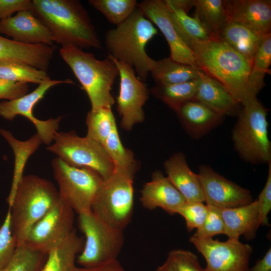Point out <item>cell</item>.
<instances>
[{"mask_svg":"<svg viewBox=\"0 0 271 271\" xmlns=\"http://www.w3.org/2000/svg\"><path fill=\"white\" fill-rule=\"evenodd\" d=\"M199 70L222 84L243 106L257 100L249 82L251 64L218 37L192 43Z\"/></svg>","mask_w":271,"mask_h":271,"instance_id":"cell-1","label":"cell"},{"mask_svg":"<svg viewBox=\"0 0 271 271\" xmlns=\"http://www.w3.org/2000/svg\"><path fill=\"white\" fill-rule=\"evenodd\" d=\"M30 12L51 33L54 42L81 49H101L86 10L77 0H33Z\"/></svg>","mask_w":271,"mask_h":271,"instance_id":"cell-2","label":"cell"},{"mask_svg":"<svg viewBox=\"0 0 271 271\" xmlns=\"http://www.w3.org/2000/svg\"><path fill=\"white\" fill-rule=\"evenodd\" d=\"M158 33L154 24L137 7L126 20L106 31L105 44L109 55L133 68L138 78L145 82L155 62L145 48Z\"/></svg>","mask_w":271,"mask_h":271,"instance_id":"cell-3","label":"cell"},{"mask_svg":"<svg viewBox=\"0 0 271 271\" xmlns=\"http://www.w3.org/2000/svg\"><path fill=\"white\" fill-rule=\"evenodd\" d=\"M59 53L86 92L91 108L111 107L115 100L110 91L119 75L113 60L108 56L98 60L93 54L73 45L62 46Z\"/></svg>","mask_w":271,"mask_h":271,"instance_id":"cell-4","label":"cell"},{"mask_svg":"<svg viewBox=\"0 0 271 271\" xmlns=\"http://www.w3.org/2000/svg\"><path fill=\"white\" fill-rule=\"evenodd\" d=\"M59 199L58 192L48 180L34 175L23 177L9 208L12 230L18 246L25 243L33 226Z\"/></svg>","mask_w":271,"mask_h":271,"instance_id":"cell-5","label":"cell"},{"mask_svg":"<svg viewBox=\"0 0 271 271\" xmlns=\"http://www.w3.org/2000/svg\"><path fill=\"white\" fill-rule=\"evenodd\" d=\"M267 112L258 99L243 106L231 131L235 151L242 160L252 165L271 162Z\"/></svg>","mask_w":271,"mask_h":271,"instance_id":"cell-6","label":"cell"},{"mask_svg":"<svg viewBox=\"0 0 271 271\" xmlns=\"http://www.w3.org/2000/svg\"><path fill=\"white\" fill-rule=\"evenodd\" d=\"M138 164L114 168L103 180L92 206V211L112 227L123 230L131 220L133 210V179Z\"/></svg>","mask_w":271,"mask_h":271,"instance_id":"cell-7","label":"cell"},{"mask_svg":"<svg viewBox=\"0 0 271 271\" xmlns=\"http://www.w3.org/2000/svg\"><path fill=\"white\" fill-rule=\"evenodd\" d=\"M80 229L85 242L76 262L91 267L116 260L124 244L123 230L112 227L92 211L79 215Z\"/></svg>","mask_w":271,"mask_h":271,"instance_id":"cell-8","label":"cell"},{"mask_svg":"<svg viewBox=\"0 0 271 271\" xmlns=\"http://www.w3.org/2000/svg\"><path fill=\"white\" fill-rule=\"evenodd\" d=\"M60 198L79 214L92 211V206L103 182L96 172L69 165L59 158L52 162Z\"/></svg>","mask_w":271,"mask_h":271,"instance_id":"cell-9","label":"cell"},{"mask_svg":"<svg viewBox=\"0 0 271 271\" xmlns=\"http://www.w3.org/2000/svg\"><path fill=\"white\" fill-rule=\"evenodd\" d=\"M53 141L47 150L66 164L92 169L103 180L113 172L114 165L103 146L87 136L80 137L74 131H57Z\"/></svg>","mask_w":271,"mask_h":271,"instance_id":"cell-10","label":"cell"},{"mask_svg":"<svg viewBox=\"0 0 271 271\" xmlns=\"http://www.w3.org/2000/svg\"><path fill=\"white\" fill-rule=\"evenodd\" d=\"M74 210L59 199L30 231L25 243L46 254L61 244L73 229Z\"/></svg>","mask_w":271,"mask_h":271,"instance_id":"cell-11","label":"cell"},{"mask_svg":"<svg viewBox=\"0 0 271 271\" xmlns=\"http://www.w3.org/2000/svg\"><path fill=\"white\" fill-rule=\"evenodd\" d=\"M74 84L71 79L52 80L48 76L38 86L30 93L14 100L0 103V116L8 120H13L17 115H23L34 125L42 143L49 145L53 141L55 133L59 127L62 116L42 120L36 118L33 113L35 105L41 100L51 87L60 84Z\"/></svg>","mask_w":271,"mask_h":271,"instance_id":"cell-12","label":"cell"},{"mask_svg":"<svg viewBox=\"0 0 271 271\" xmlns=\"http://www.w3.org/2000/svg\"><path fill=\"white\" fill-rule=\"evenodd\" d=\"M190 241L205 259V271H249L252 248L240 242L239 239L220 241L213 238L191 236Z\"/></svg>","mask_w":271,"mask_h":271,"instance_id":"cell-13","label":"cell"},{"mask_svg":"<svg viewBox=\"0 0 271 271\" xmlns=\"http://www.w3.org/2000/svg\"><path fill=\"white\" fill-rule=\"evenodd\" d=\"M115 63L120 77V86L117 97V111L121 117V126L127 131L143 122L145 114L143 107L149 99L147 85L139 80L133 68L108 55Z\"/></svg>","mask_w":271,"mask_h":271,"instance_id":"cell-14","label":"cell"},{"mask_svg":"<svg viewBox=\"0 0 271 271\" xmlns=\"http://www.w3.org/2000/svg\"><path fill=\"white\" fill-rule=\"evenodd\" d=\"M197 175L206 205L223 209L241 206L253 201L250 191L227 179L208 165H200Z\"/></svg>","mask_w":271,"mask_h":271,"instance_id":"cell-15","label":"cell"},{"mask_svg":"<svg viewBox=\"0 0 271 271\" xmlns=\"http://www.w3.org/2000/svg\"><path fill=\"white\" fill-rule=\"evenodd\" d=\"M138 7L164 36L170 47V57L199 70L193 52L182 39L174 26L165 0H145L138 3Z\"/></svg>","mask_w":271,"mask_h":271,"instance_id":"cell-16","label":"cell"},{"mask_svg":"<svg viewBox=\"0 0 271 271\" xmlns=\"http://www.w3.org/2000/svg\"><path fill=\"white\" fill-rule=\"evenodd\" d=\"M228 21L240 24L261 36L271 33V1L223 0Z\"/></svg>","mask_w":271,"mask_h":271,"instance_id":"cell-17","label":"cell"},{"mask_svg":"<svg viewBox=\"0 0 271 271\" xmlns=\"http://www.w3.org/2000/svg\"><path fill=\"white\" fill-rule=\"evenodd\" d=\"M0 33L24 44L53 45V36L30 11H22L14 16L0 20Z\"/></svg>","mask_w":271,"mask_h":271,"instance_id":"cell-18","label":"cell"},{"mask_svg":"<svg viewBox=\"0 0 271 271\" xmlns=\"http://www.w3.org/2000/svg\"><path fill=\"white\" fill-rule=\"evenodd\" d=\"M140 201L145 208H160L170 214L178 213L187 202L179 191L160 171L154 172L151 180L145 184Z\"/></svg>","mask_w":271,"mask_h":271,"instance_id":"cell-19","label":"cell"},{"mask_svg":"<svg viewBox=\"0 0 271 271\" xmlns=\"http://www.w3.org/2000/svg\"><path fill=\"white\" fill-rule=\"evenodd\" d=\"M56 48L45 44H24L0 36V61L24 63L47 70Z\"/></svg>","mask_w":271,"mask_h":271,"instance_id":"cell-20","label":"cell"},{"mask_svg":"<svg viewBox=\"0 0 271 271\" xmlns=\"http://www.w3.org/2000/svg\"><path fill=\"white\" fill-rule=\"evenodd\" d=\"M175 112L186 132L194 139L208 133L221 124L225 117L195 100L182 104Z\"/></svg>","mask_w":271,"mask_h":271,"instance_id":"cell-21","label":"cell"},{"mask_svg":"<svg viewBox=\"0 0 271 271\" xmlns=\"http://www.w3.org/2000/svg\"><path fill=\"white\" fill-rule=\"evenodd\" d=\"M164 165L167 177L187 203L204 202L198 175L191 170L183 153L172 155L165 162Z\"/></svg>","mask_w":271,"mask_h":271,"instance_id":"cell-22","label":"cell"},{"mask_svg":"<svg viewBox=\"0 0 271 271\" xmlns=\"http://www.w3.org/2000/svg\"><path fill=\"white\" fill-rule=\"evenodd\" d=\"M200 82L193 100L224 116L238 115L242 106L219 82L199 71Z\"/></svg>","mask_w":271,"mask_h":271,"instance_id":"cell-23","label":"cell"},{"mask_svg":"<svg viewBox=\"0 0 271 271\" xmlns=\"http://www.w3.org/2000/svg\"><path fill=\"white\" fill-rule=\"evenodd\" d=\"M224 223V234L228 238L239 239L243 235L247 240L253 239L260 226V211L257 200L241 206L221 209Z\"/></svg>","mask_w":271,"mask_h":271,"instance_id":"cell-24","label":"cell"},{"mask_svg":"<svg viewBox=\"0 0 271 271\" xmlns=\"http://www.w3.org/2000/svg\"><path fill=\"white\" fill-rule=\"evenodd\" d=\"M265 36L232 21H228L217 35L219 39L244 56L251 65L254 55Z\"/></svg>","mask_w":271,"mask_h":271,"instance_id":"cell-25","label":"cell"},{"mask_svg":"<svg viewBox=\"0 0 271 271\" xmlns=\"http://www.w3.org/2000/svg\"><path fill=\"white\" fill-rule=\"evenodd\" d=\"M0 133L11 147L15 159L12 183L7 199L10 208L13 205L19 183L24 176L25 165L29 157L38 149L42 141L37 133L25 141L17 140L11 132L3 128L0 129Z\"/></svg>","mask_w":271,"mask_h":271,"instance_id":"cell-26","label":"cell"},{"mask_svg":"<svg viewBox=\"0 0 271 271\" xmlns=\"http://www.w3.org/2000/svg\"><path fill=\"white\" fill-rule=\"evenodd\" d=\"M83 246L82 239L74 230L61 244L47 254L40 271H75L77 255Z\"/></svg>","mask_w":271,"mask_h":271,"instance_id":"cell-27","label":"cell"},{"mask_svg":"<svg viewBox=\"0 0 271 271\" xmlns=\"http://www.w3.org/2000/svg\"><path fill=\"white\" fill-rule=\"evenodd\" d=\"M167 6L176 30L189 47L192 43L206 42L217 37L196 16L191 17L181 10Z\"/></svg>","mask_w":271,"mask_h":271,"instance_id":"cell-28","label":"cell"},{"mask_svg":"<svg viewBox=\"0 0 271 271\" xmlns=\"http://www.w3.org/2000/svg\"><path fill=\"white\" fill-rule=\"evenodd\" d=\"M199 71L169 57L155 61L151 72L156 85H164L197 79Z\"/></svg>","mask_w":271,"mask_h":271,"instance_id":"cell-29","label":"cell"},{"mask_svg":"<svg viewBox=\"0 0 271 271\" xmlns=\"http://www.w3.org/2000/svg\"><path fill=\"white\" fill-rule=\"evenodd\" d=\"M200 82L197 79L177 84L154 85L151 93L176 111L183 103L193 100Z\"/></svg>","mask_w":271,"mask_h":271,"instance_id":"cell-30","label":"cell"},{"mask_svg":"<svg viewBox=\"0 0 271 271\" xmlns=\"http://www.w3.org/2000/svg\"><path fill=\"white\" fill-rule=\"evenodd\" d=\"M196 16L213 34L219 32L228 22L223 0H194Z\"/></svg>","mask_w":271,"mask_h":271,"instance_id":"cell-31","label":"cell"},{"mask_svg":"<svg viewBox=\"0 0 271 271\" xmlns=\"http://www.w3.org/2000/svg\"><path fill=\"white\" fill-rule=\"evenodd\" d=\"M86 136L103 146L116 121L110 107L91 108L86 116Z\"/></svg>","mask_w":271,"mask_h":271,"instance_id":"cell-32","label":"cell"},{"mask_svg":"<svg viewBox=\"0 0 271 271\" xmlns=\"http://www.w3.org/2000/svg\"><path fill=\"white\" fill-rule=\"evenodd\" d=\"M47 255L24 243L17 246L13 257L0 271H40Z\"/></svg>","mask_w":271,"mask_h":271,"instance_id":"cell-33","label":"cell"},{"mask_svg":"<svg viewBox=\"0 0 271 271\" xmlns=\"http://www.w3.org/2000/svg\"><path fill=\"white\" fill-rule=\"evenodd\" d=\"M271 64V33L263 38L253 60L249 76V82L257 92L265 86L264 78L266 73H270Z\"/></svg>","mask_w":271,"mask_h":271,"instance_id":"cell-34","label":"cell"},{"mask_svg":"<svg viewBox=\"0 0 271 271\" xmlns=\"http://www.w3.org/2000/svg\"><path fill=\"white\" fill-rule=\"evenodd\" d=\"M47 76L46 71L24 63L0 61V77L10 81L39 84Z\"/></svg>","mask_w":271,"mask_h":271,"instance_id":"cell-35","label":"cell"},{"mask_svg":"<svg viewBox=\"0 0 271 271\" xmlns=\"http://www.w3.org/2000/svg\"><path fill=\"white\" fill-rule=\"evenodd\" d=\"M89 4L116 26L126 20L138 7L136 0H89Z\"/></svg>","mask_w":271,"mask_h":271,"instance_id":"cell-36","label":"cell"},{"mask_svg":"<svg viewBox=\"0 0 271 271\" xmlns=\"http://www.w3.org/2000/svg\"><path fill=\"white\" fill-rule=\"evenodd\" d=\"M103 147L112 161L114 168H127L138 164L132 152L123 146L116 124L107 137Z\"/></svg>","mask_w":271,"mask_h":271,"instance_id":"cell-37","label":"cell"},{"mask_svg":"<svg viewBox=\"0 0 271 271\" xmlns=\"http://www.w3.org/2000/svg\"><path fill=\"white\" fill-rule=\"evenodd\" d=\"M18 246L11 225V211L9 208L4 221L0 226V270L11 259Z\"/></svg>","mask_w":271,"mask_h":271,"instance_id":"cell-38","label":"cell"},{"mask_svg":"<svg viewBox=\"0 0 271 271\" xmlns=\"http://www.w3.org/2000/svg\"><path fill=\"white\" fill-rule=\"evenodd\" d=\"M208 212L203 224L196 229L192 236L195 238H213L217 234H224L225 226L221 213V209L207 205Z\"/></svg>","mask_w":271,"mask_h":271,"instance_id":"cell-39","label":"cell"},{"mask_svg":"<svg viewBox=\"0 0 271 271\" xmlns=\"http://www.w3.org/2000/svg\"><path fill=\"white\" fill-rule=\"evenodd\" d=\"M208 212L207 205L203 202L186 203L178 211V213L185 220L189 232L198 229L203 224Z\"/></svg>","mask_w":271,"mask_h":271,"instance_id":"cell-40","label":"cell"},{"mask_svg":"<svg viewBox=\"0 0 271 271\" xmlns=\"http://www.w3.org/2000/svg\"><path fill=\"white\" fill-rule=\"evenodd\" d=\"M174 271H205L200 264L197 256L190 251L175 249L168 254Z\"/></svg>","mask_w":271,"mask_h":271,"instance_id":"cell-41","label":"cell"},{"mask_svg":"<svg viewBox=\"0 0 271 271\" xmlns=\"http://www.w3.org/2000/svg\"><path fill=\"white\" fill-rule=\"evenodd\" d=\"M267 180L257 199L260 211V225H269L268 214L271 209V162H269Z\"/></svg>","mask_w":271,"mask_h":271,"instance_id":"cell-42","label":"cell"},{"mask_svg":"<svg viewBox=\"0 0 271 271\" xmlns=\"http://www.w3.org/2000/svg\"><path fill=\"white\" fill-rule=\"evenodd\" d=\"M28 90L27 83L14 82L0 77V99L14 100L27 94Z\"/></svg>","mask_w":271,"mask_h":271,"instance_id":"cell-43","label":"cell"},{"mask_svg":"<svg viewBox=\"0 0 271 271\" xmlns=\"http://www.w3.org/2000/svg\"><path fill=\"white\" fill-rule=\"evenodd\" d=\"M31 8L30 0H0V20L10 17L16 12L30 11Z\"/></svg>","mask_w":271,"mask_h":271,"instance_id":"cell-44","label":"cell"},{"mask_svg":"<svg viewBox=\"0 0 271 271\" xmlns=\"http://www.w3.org/2000/svg\"><path fill=\"white\" fill-rule=\"evenodd\" d=\"M75 271H127L120 263L114 260L103 264L91 267L76 266Z\"/></svg>","mask_w":271,"mask_h":271,"instance_id":"cell-45","label":"cell"},{"mask_svg":"<svg viewBox=\"0 0 271 271\" xmlns=\"http://www.w3.org/2000/svg\"><path fill=\"white\" fill-rule=\"evenodd\" d=\"M249 271H271L270 247L262 258L258 259L255 264L251 268H249Z\"/></svg>","mask_w":271,"mask_h":271,"instance_id":"cell-46","label":"cell"},{"mask_svg":"<svg viewBox=\"0 0 271 271\" xmlns=\"http://www.w3.org/2000/svg\"><path fill=\"white\" fill-rule=\"evenodd\" d=\"M169 6L188 14L194 7V0H165Z\"/></svg>","mask_w":271,"mask_h":271,"instance_id":"cell-47","label":"cell"},{"mask_svg":"<svg viewBox=\"0 0 271 271\" xmlns=\"http://www.w3.org/2000/svg\"><path fill=\"white\" fill-rule=\"evenodd\" d=\"M155 271H174L169 260L167 258L166 260L161 265L158 266Z\"/></svg>","mask_w":271,"mask_h":271,"instance_id":"cell-48","label":"cell"}]
</instances>
